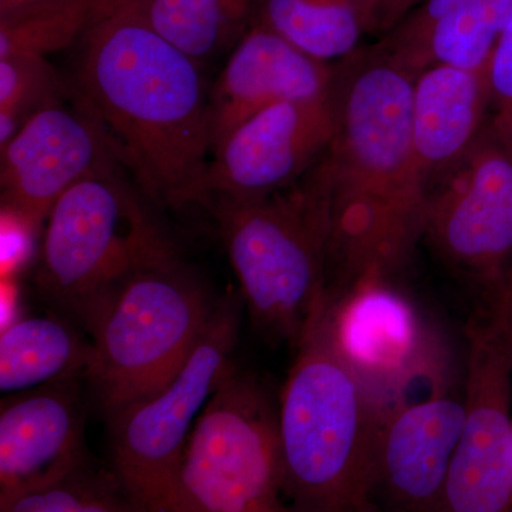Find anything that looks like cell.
<instances>
[{
  "mask_svg": "<svg viewBox=\"0 0 512 512\" xmlns=\"http://www.w3.org/2000/svg\"><path fill=\"white\" fill-rule=\"evenodd\" d=\"M366 512H383L380 510V507H377V504H373L372 507L369 508Z\"/></svg>",
  "mask_w": 512,
  "mask_h": 512,
  "instance_id": "obj_29",
  "label": "cell"
},
{
  "mask_svg": "<svg viewBox=\"0 0 512 512\" xmlns=\"http://www.w3.org/2000/svg\"><path fill=\"white\" fill-rule=\"evenodd\" d=\"M512 22V0H461L434 25L431 63L487 69L498 37Z\"/></svg>",
  "mask_w": 512,
  "mask_h": 512,
  "instance_id": "obj_21",
  "label": "cell"
},
{
  "mask_svg": "<svg viewBox=\"0 0 512 512\" xmlns=\"http://www.w3.org/2000/svg\"><path fill=\"white\" fill-rule=\"evenodd\" d=\"M55 2L57 0H0V23L23 18Z\"/></svg>",
  "mask_w": 512,
  "mask_h": 512,
  "instance_id": "obj_26",
  "label": "cell"
},
{
  "mask_svg": "<svg viewBox=\"0 0 512 512\" xmlns=\"http://www.w3.org/2000/svg\"><path fill=\"white\" fill-rule=\"evenodd\" d=\"M84 460L80 377L3 397L0 500L56 480Z\"/></svg>",
  "mask_w": 512,
  "mask_h": 512,
  "instance_id": "obj_15",
  "label": "cell"
},
{
  "mask_svg": "<svg viewBox=\"0 0 512 512\" xmlns=\"http://www.w3.org/2000/svg\"><path fill=\"white\" fill-rule=\"evenodd\" d=\"M424 239L474 286L478 303L512 292V153L493 120L427 188Z\"/></svg>",
  "mask_w": 512,
  "mask_h": 512,
  "instance_id": "obj_10",
  "label": "cell"
},
{
  "mask_svg": "<svg viewBox=\"0 0 512 512\" xmlns=\"http://www.w3.org/2000/svg\"><path fill=\"white\" fill-rule=\"evenodd\" d=\"M333 130L330 94L259 111L232 130L212 154L200 204L212 208L288 190L325 154Z\"/></svg>",
  "mask_w": 512,
  "mask_h": 512,
  "instance_id": "obj_12",
  "label": "cell"
},
{
  "mask_svg": "<svg viewBox=\"0 0 512 512\" xmlns=\"http://www.w3.org/2000/svg\"><path fill=\"white\" fill-rule=\"evenodd\" d=\"M503 136L505 137V140H507L508 146H510L512 153V127L507 131V133L503 134Z\"/></svg>",
  "mask_w": 512,
  "mask_h": 512,
  "instance_id": "obj_28",
  "label": "cell"
},
{
  "mask_svg": "<svg viewBox=\"0 0 512 512\" xmlns=\"http://www.w3.org/2000/svg\"><path fill=\"white\" fill-rule=\"evenodd\" d=\"M259 22L313 59L355 52L362 16L349 0H259Z\"/></svg>",
  "mask_w": 512,
  "mask_h": 512,
  "instance_id": "obj_20",
  "label": "cell"
},
{
  "mask_svg": "<svg viewBox=\"0 0 512 512\" xmlns=\"http://www.w3.org/2000/svg\"><path fill=\"white\" fill-rule=\"evenodd\" d=\"M170 512H292L282 487L278 406L237 367L192 430Z\"/></svg>",
  "mask_w": 512,
  "mask_h": 512,
  "instance_id": "obj_7",
  "label": "cell"
},
{
  "mask_svg": "<svg viewBox=\"0 0 512 512\" xmlns=\"http://www.w3.org/2000/svg\"><path fill=\"white\" fill-rule=\"evenodd\" d=\"M2 150L3 207L30 227L80 181L121 167L103 126L76 93L37 111Z\"/></svg>",
  "mask_w": 512,
  "mask_h": 512,
  "instance_id": "obj_13",
  "label": "cell"
},
{
  "mask_svg": "<svg viewBox=\"0 0 512 512\" xmlns=\"http://www.w3.org/2000/svg\"><path fill=\"white\" fill-rule=\"evenodd\" d=\"M119 170L74 185L46 220L36 284L82 322L128 276L175 256Z\"/></svg>",
  "mask_w": 512,
  "mask_h": 512,
  "instance_id": "obj_6",
  "label": "cell"
},
{
  "mask_svg": "<svg viewBox=\"0 0 512 512\" xmlns=\"http://www.w3.org/2000/svg\"><path fill=\"white\" fill-rule=\"evenodd\" d=\"M330 345L377 419L454 392L453 352L393 279H363L323 303Z\"/></svg>",
  "mask_w": 512,
  "mask_h": 512,
  "instance_id": "obj_9",
  "label": "cell"
},
{
  "mask_svg": "<svg viewBox=\"0 0 512 512\" xmlns=\"http://www.w3.org/2000/svg\"><path fill=\"white\" fill-rule=\"evenodd\" d=\"M335 69L258 22L239 39L210 92L212 154L239 124L286 103L326 99Z\"/></svg>",
  "mask_w": 512,
  "mask_h": 512,
  "instance_id": "obj_16",
  "label": "cell"
},
{
  "mask_svg": "<svg viewBox=\"0 0 512 512\" xmlns=\"http://www.w3.org/2000/svg\"><path fill=\"white\" fill-rule=\"evenodd\" d=\"M111 2H117V0H111Z\"/></svg>",
  "mask_w": 512,
  "mask_h": 512,
  "instance_id": "obj_30",
  "label": "cell"
},
{
  "mask_svg": "<svg viewBox=\"0 0 512 512\" xmlns=\"http://www.w3.org/2000/svg\"><path fill=\"white\" fill-rule=\"evenodd\" d=\"M413 83L380 49L350 55L333 73L332 141L301 180L328 231V298L363 279H393L424 238L427 185L413 147Z\"/></svg>",
  "mask_w": 512,
  "mask_h": 512,
  "instance_id": "obj_1",
  "label": "cell"
},
{
  "mask_svg": "<svg viewBox=\"0 0 512 512\" xmlns=\"http://www.w3.org/2000/svg\"><path fill=\"white\" fill-rule=\"evenodd\" d=\"M77 94L121 167L154 204H200L212 158L210 92L200 66L119 0L83 36Z\"/></svg>",
  "mask_w": 512,
  "mask_h": 512,
  "instance_id": "obj_2",
  "label": "cell"
},
{
  "mask_svg": "<svg viewBox=\"0 0 512 512\" xmlns=\"http://www.w3.org/2000/svg\"><path fill=\"white\" fill-rule=\"evenodd\" d=\"M158 35L198 64L245 35L259 0H131Z\"/></svg>",
  "mask_w": 512,
  "mask_h": 512,
  "instance_id": "obj_19",
  "label": "cell"
},
{
  "mask_svg": "<svg viewBox=\"0 0 512 512\" xmlns=\"http://www.w3.org/2000/svg\"><path fill=\"white\" fill-rule=\"evenodd\" d=\"M494 303H497L498 308H500L501 315H503L505 325H507L508 330H510L512 338V292L505 295L500 301Z\"/></svg>",
  "mask_w": 512,
  "mask_h": 512,
  "instance_id": "obj_27",
  "label": "cell"
},
{
  "mask_svg": "<svg viewBox=\"0 0 512 512\" xmlns=\"http://www.w3.org/2000/svg\"><path fill=\"white\" fill-rule=\"evenodd\" d=\"M215 303L177 256L134 272L84 316L92 342L86 380L106 419L173 379Z\"/></svg>",
  "mask_w": 512,
  "mask_h": 512,
  "instance_id": "obj_4",
  "label": "cell"
},
{
  "mask_svg": "<svg viewBox=\"0 0 512 512\" xmlns=\"http://www.w3.org/2000/svg\"><path fill=\"white\" fill-rule=\"evenodd\" d=\"M116 2L111 0H57L23 16L0 23V57H46L72 45Z\"/></svg>",
  "mask_w": 512,
  "mask_h": 512,
  "instance_id": "obj_23",
  "label": "cell"
},
{
  "mask_svg": "<svg viewBox=\"0 0 512 512\" xmlns=\"http://www.w3.org/2000/svg\"><path fill=\"white\" fill-rule=\"evenodd\" d=\"M464 396L410 404L379 421L373 501L383 512H437L461 430Z\"/></svg>",
  "mask_w": 512,
  "mask_h": 512,
  "instance_id": "obj_14",
  "label": "cell"
},
{
  "mask_svg": "<svg viewBox=\"0 0 512 512\" xmlns=\"http://www.w3.org/2000/svg\"><path fill=\"white\" fill-rule=\"evenodd\" d=\"M491 94V120L500 133L512 127V22L493 50L487 67Z\"/></svg>",
  "mask_w": 512,
  "mask_h": 512,
  "instance_id": "obj_25",
  "label": "cell"
},
{
  "mask_svg": "<svg viewBox=\"0 0 512 512\" xmlns=\"http://www.w3.org/2000/svg\"><path fill=\"white\" fill-rule=\"evenodd\" d=\"M92 353V342L66 320H15L0 335V392L10 396L73 377L86 379Z\"/></svg>",
  "mask_w": 512,
  "mask_h": 512,
  "instance_id": "obj_18",
  "label": "cell"
},
{
  "mask_svg": "<svg viewBox=\"0 0 512 512\" xmlns=\"http://www.w3.org/2000/svg\"><path fill=\"white\" fill-rule=\"evenodd\" d=\"M67 90L55 67L43 56L0 57V148L47 106L64 100Z\"/></svg>",
  "mask_w": 512,
  "mask_h": 512,
  "instance_id": "obj_24",
  "label": "cell"
},
{
  "mask_svg": "<svg viewBox=\"0 0 512 512\" xmlns=\"http://www.w3.org/2000/svg\"><path fill=\"white\" fill-rule=\"evenodd\" d=\"M256 328L298 348L326 299L328 231L301 181L262 200L212 207Z\"/></svg>",
  "mask_w": 512,
  "mask_h": 512,
  "instance_id": "obj_5",
  "label": "cell"
},
{
  "mask_svg": "<svg viewBox=\"0 0 512 512\" xmlns=\"http://www.w3.org/2000/svg\"><path fill=\"white\" fill-rule=\"evenodd\" d=\"M242 302L235 293L218 299L197 346L173 379L107 419L111 471L140 512H170L192 430L235 367Z\"/></svg>",
  "mask_w": 512,
  "mask_h": 512,
  "instance_id": "obj_8",
  "label": "cell"
},
{
  "mask_svg": "<svg viewBox=\"0 0 512 512\" xmlns=\"http://www.w3.org/2000/svg\"><path fill=\"white\" fill-rule=\"evenodd\" d=\"M490 120L487 69L436 63L414 79L413 147L427 188L466 156Z\"/></svg>",
  "mask_w": 512,
  "mask_h": 512,
  "instance_id": "obj_17",
  "label": "cell"
},
{
  "mask_svg": "<svg viewBox=\"0 0 512 512\" xmlns=\"http://www.w3.org/2000/svg\"><path fill=\"white\" fill-rule=\"evenodd\" d=\"M0 512H140L113 471L89 458L49 483L0 500Z\"/></svg>",
  "mask_w": 512,
  "mask_h": 512,
  "instance_id": "obj_22",
  "label": "cell"
},
{
  "mask_svg": "<svg viewBox=\"0 0 512 512\" xmlns=\"http://www.w3.org/2000/svg\"><path fill=\"white\" fill-rule=\"evenodd\" d=\"M323 303L296 348L279 397L282 487L292 512H366L376 504L379 419L330 345Z\"/></svg>",
  "mask_w": 512,
  "mask_h": 512,
  "instance_id": "obj_3",
  "label": "cell"
},
{
  "mask_svg": "<svg viewBox=\"0 0 512 512\" xmlns=\"http://www.w3.org/2000/svg\"><path fill=\"white\" fill-rule=\"evenodd\" d=\"M466 340V417L437 512H512V338L497 303H478Z\"/></svg>",
  "mask_w": 512,
  "mask_h": 512,
  "instance_id": "obj_11",
  "label": "cell"
}]
</instances>
